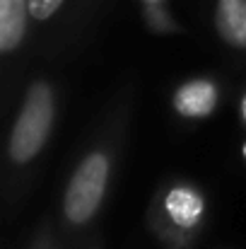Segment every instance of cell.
Masks as SVG:
<instances>
[{
  "mask_svg": "<svg viewBox=\"0 0 246 249\" xmlns=\"http://www.w3.org/2000/svg\"><path fill=\"white\" fill-rule=\"evenodd\" d=\"M53 126V92L46 83L32 85L10 136V158L24 165L39 155Z\"/></svg>",
  "mask_w": 246,
  "mask_h": 249,
  "instance_id": "obj_1",
  "label": "cell"
},
{
  "mask_svg": "<svg viewBox=\"0 0 246 249\" xmlns=\"http://www.w3.org/2000/svg\"><path fill=\"white\" fill-rule=\"evenodd\" d=\"M242 116H244V121H246V94H244V99H242Z\"/></svg>",
  "mask_w": 246,
  "mask_h": 249,
  "instance_id": "obj_8",
  "label": "cell"
},
{
  "mask_svg": "<svg viewBox=\"0 0 246 249\" xmlns=\"http://www.w3.org/2000/svg\"><path fill=\"white\" fill-rule=\"evenodd\" d=\"M164 211H166V215L171 218L174 225L188 230V228L198 225L205 206H203L200 194L193 191L191 186H174L164 198Z\"/></svg>",
  "mask_w": 246,
  "mask_h": 249,
  "instance_id": "obj_5",
  "label": "cell"
},
{
  "mask_svg": "<svg viewBox=\"0 0 246 249\" xmlns=\"http://www.w3.org/2000/svg\"><path fill=\"white\" fill-rule=\"evenodd\" d=\"M174 109L186 119H203L213 114L217 104V87L210 80H191L183 83L174 94Z\"/></svg>",
  "mask_w": 246,
  "mask_h": 249,
  "instance_id": "obj_3",
  "label": "cell"
},
{
  "mask_svg": "<svg viewBox=\"0 0 246 249\" xmlns=\"http://www.w3.org/2000/svg\"><path fill=\"white\" fill-rule=\"evenodd\" d=\"M244 158H246V145H244Z\"/></svg>",
  "mask_w": 246,
  "mask_h": 249,
  "instance_id": "obj_9",
  "label": "cell"
},
{
  "mask_svg": "<svg viewBox=\"0 0 246 249\" xmlns=\"http://www.w3.org/2000/svg\"><path fill=\"white\" fill-rule=\"evenodd\" d=\"M215 27L230 46L246 49V0H217Z\"/></svg>",
  "mask_w": 246,
  "mask_h": 249,
  "instance_id": "obj_4",
  "label": "cell"
},
{
  "mask_svg": "<svg viewBox=\"0 0 246 249\" xmlns=\"http://www.w3.org/2000/svg\"><path fill=\"white\" fill-rule=\"evenodd\" d=\"M109 181V158L104 153H92L80 162L75 174L70 177L66 191V218L73 225L87 223L101 206L104 191Z\"/></svg>",
  "mask_w": 246,
  "mask_h": 249,
  "instance_id": "obj_2",
  "label": "cell"
},
{
  "mask_svg": "<svg viewBox=\"0 0 246 249\" xmlns=\"http://www.w3.org/2000/svg\"><path fill=\"white\" fill-rule=\"evenodd\" d=\"M61 5H63V0H29V15L41 22V19L53 17Z\"/></svg>",
  "mask_w": 246,
  "mask_h": 249,
  "instance_id": "obj_7",
  "label": "cell"
},
{
  "mask_svg": "<svg viewBox=\"0 0 246 249\" xmlns=\"http://www.w3.org/2000/svg\"><path fill=\"white\" fill-rule=\"evenodd\" d=\"M29 15V0H0V51L10 53L24 36Z\"/></svg>",
  "mask_w": 246,
  "mask_h": 249,
  "instance_id": "obj_6",
  "label": "cell"
}]
</instances>
